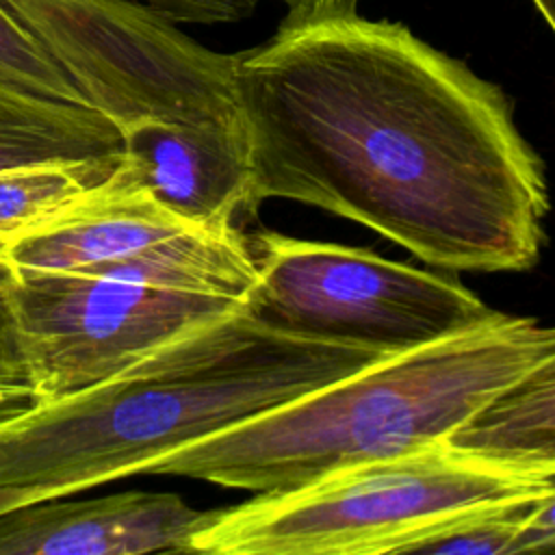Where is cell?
I'll use <instances>...</instances> for the list:
<instances>
[{
	"label": "cell",
	"mask_w": 555,
	"mask_h": 555,
	"mask_svg": "<svg viewBox=\"0 0 555 555\" xmlns=\"http://www.w3.org/2000/svg\"><path fill=\"white\" fill-rule=\"evenodd\" d=\"M247 245L256 282L245 314L299 340L397 356L505 317L453 280L366 249L275 232Z\"/></svg>",
	"instance_id": "5b68a950"
},
{
	"label": "cell",
	"mask_w": 555,
	"mask_h": 555,
	"mask_svg": "<svg viewBox=\"0 0 555 555\" xmlns=\"http://www.w3.org/2000/svg\"><path fill=\"white\" fill-rule=\"evenodd\" d=\"M0 80L50 100L87 104L72 78L0 2ZM89 106V104H87ZM93 108V106H91Z\"/></svg>",
	"instance_id": "2e32d148"
},
{
	"label": "cell",
	"mask_w": 555,
	"mask_h": 555,
	"mask_svg": "<svg viewBox=\"0 0 555 555\" xmlns=\"http://www.w3.org/2000/svg\"><path fill=\"white\" fill-rule=\"evenodd\" d=\"M119 156L121 130L104 113L0 80V169L39 163H89L113 169Z\"/></svg>",
	"instance_id": "7c38bea8"
},
{
	"label": "cell",
	"mask_w": 555,
	"mask_h": 555,
	"mask_svg": "<svg viewBox=\"0 0 555 555\" xmlns=\"http://www.w3.org/2000/svg\"><path fill=\"white\" fill-rule=\"evenodd\" d=\"M119 130L115 169L178 217L238 230V217L256 212L243 126L147 117Z\"/></svg>",
	"instance_id": "9c48e42d"
},
{
	"label": "cell",
	"mask_w": 555,
	"mask_h": 555,
	"mask_svg": "<svg viewBox=\"0 0 555 555\" xmlns=\"http://www.w3.org/2000/svg\"><path fill=\"white\" fill-rule=\"evenodd\" d=\"M288 7V15L330 13V11H356L358 0H280Z\"/></svg>",
	"instance_id": "d6986e66"
},
{
	"label": "cell",
	"mask_w": 555,
	"mask_h": 555,
	"mask_svg": "<svg viewBox=\"0 0 555 555\" xmlns=\"http://www.w3.org/2000/svg\"><path fill=\"white\" fill-rule=\"evenodd\" d=\"M11 269L80 271L245 299L256 262L241 230L191 223L113 169L63 212L2 241Z\"/></svg>",
	"instance_id": "52a82bcc"
},
{
	"label": "cell",
	"mask_w": 555,
	"mask_h": 555,
	"mask_svg": "<svg viewBox=\"0 0 555 555\" xmlns=\"http://www.w3.org/2000/svg\"><path fill=\"white\" fill-rule=\"evenodd\" d=\"M13 304L46 401L89 388L241 299L80 271L13 269Z\"/></svg>",
	"instance_id": "ba28073f"
},
{
	"label": "cell",
	"mask_w": 555,
	"mask_h": 555,
	"mask_svg": "<svg viewBox=\"0 0 555 555\" xmlns=\"http://www.w3.org/2000/svg\"><path fill=\"white\" fill-rule=\"evenodd\" d=\"M171 24H228L254 13L258 0H128Z\"/></svg>",
	"instance_id": "e0dca14e"
},
{
	"label": "cell",
	"mask_w": 555,
	"mask_h": 555,
	"mask_svg": "<svg viewBox=\"0 0 555 555\" xmlns=\"http://www.w3.org/2000/svg\"><path fill=\"white\" fill-rule=\"evenodd\" d=\"M0 260H2V238H0Z\"/></svg>",
	"instance_id": "44dd1931"
},
{
	"label": "cell",
	"mask_w": 555,
	"mask_h": 555,
	"mask_svg": "<svg viewBox=\"0 0 555 555\" xmlns=\"http://www.w3.org/2000/svg\"><path fill=\"white\" fill-rule=\"evenodd\" d=\"M206 512L173 492L128 490L89 501L48 499L0 514V555L184 553Z\"/></svg>",
	"instance_id": "30bf717a"
},
{
	"label": "cell",
	"mask_w": 555,
	"mask_h": 555,
	"mask_svg": "<svg viewBox=\"0 0 555 555\" xmlns=\"http://www.w3.org/2000/svg\"><path fill=\"white\" fill-rule=\"evenodd\" d=\"M377 351L299 340L241 308L0 431V514L145 475L158 460L351 375Z\"/></svg>",
	"instance_id": "7a4b0ae2"
},
{
	"label": "cell",
	"mask_w": 555,
	"mask_h": 555,
	"mask_svg": "<svg viewBox=\"0 0 555 555\" xmlns=\"http://www.w3.org/2000/svg\"><path fill=\"white\" fill-rule=\"evenodd\" d=\"M234 89L256 206H319L447 269L535 264L548 191L507 95L408 26L286 15L234 54Z\"/></svg>",
	"instance_id": "6da1fadb"
},
{
	"label": "cell",
	"mask_w": 555,
	"mask_h": 555,
	"mask_svg": "<svg viewBox=\"0 0 555 555\" xmlns=\"http://www.w3.org/2000/svg\"><path fill=\"white\" fill-rule=\"evenodd\" d=\"M444 444L468 457L531 473L555 470V351L488 397Z\"/></svg>",
	"instance_id": "8fae6325"
},
{
	"label": "cell",
	"mask_w": 555,
	"mask_h": 555,
	"mask_svg": "<svg viewBox=\"0 0 555 555\" xmlns=\"http://www.w3.org/2000/svg\"><path fill=\"white\" fill-rule=\"evenodd\" d=\"M46 403L13 304V269L0 260V431Z\"/></svg>",
	"instance_id": "9a60e30c"
},
{
	"label": "cell",
	"mask_w": 555,
	"mask_h": 555,
	"mask_svg": "<svg viewBox=\"0 0 555 555\" xmlns=\"http://www.w3.org/2000/svg\"><path fill=\"white\" fill-rule=\"evenodd\" d=\"M117 128L137 119L243 126L234 54L128 0H0Z\"/></svg>",
	"instance_id": "8992f818"
},
{
	"label": "cell",
	"mask_w": 555,
	"mask_h": 555,
	"mask_svg": "<svg viewBox=\"0 0 555 555\" xmlns=\"http://www.w3.org/2000/svg\"><path fill=\"white\" fill-rule=\"evenodd\" d=\"M533 7L538 9V13L544 17L546 26L553 30L555 35V0H531Z\"/></svg>",
	"instance_id": "ffe728a7"
},
{
	"label": "cell",
	"mask_w": 555,
	"mask_h": 555,
	"mask_svg": "<svg viewBox=\"0 0 555 555\" xmlns=\"http://www.w3.org/2000/svg\"><path fill=\"white\" fill-rule=\"evenodd\" d=\"M555 351V325L509 317L386 356L158 460L145 475L282 492L442 444L488 397Z\"/></svg>",
	"instance_id": "3957f363"
},
{
	"label": "cell",
	"mask_w": 555,
	"mask_h": 555,
	"mask_svg": "<svg viewBox=\"0 0 555 555\" xmlns=\"http://www.w3.org/2000/svg\"><path fill=\"white\" fill-rule=\"evenodd\" d=\"M548 492V473L488 464L442 442L343 468L293 490L258 492L234 507L208 509L184 553H403L416 533L455 514Z\"/></svg>",
	"instance_id": "277c9868"
},
{
	"label": "cell",
	"mask_w": 555,
	"mask_h": 555,
	"mask_svg": "<svg viewBox=\"0 0 555 555\" xmlns=\"http://www.w3.org/2000/svg\"><path fill=\"white\" fill-rule=\"evenodd\" d=\"M113 169L89 163H39L0 169V238L17 236L63 212Z\"/></svg>",
	"instance_id": "4fadbf2b"
},
{
	"label": "cell",
	"mask_w": 555,
	"mask_h": 555,
	"mask_svg": "<svg viewBox=\"0 0 555 555\" xmlns=\"http://www.w3.org/2000/svg\"><path fill=\"white\" fill-rule=\"evenodd\" d=\"M540 499L468 509L416 533L403 553L509 555V546Z\"/></svg>",
	"instance_id": "5bb4252c"
},
{
	"label": "cell",
	"mask_w": 555,
	"mask_h": 555,
	"mask_svg": "<svg viewBox=\"0 0 555 555\" xmlns=\"http://www.w3.org/2000/svg\"><path fill=\"white\" fill-rule=\"evenodd\" d=\"M551 492L540 499L518 535L509 546L512 553H535L555 551V470L548 473Z\"/></svg>",
	"instance_id": "ac0fdd59"
}]
</instances>
